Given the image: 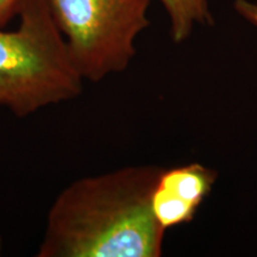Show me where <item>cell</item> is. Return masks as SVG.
Returning <instances> with one entry per match:
<instances>
[{
  "label": "cell",
  "instance_id": "cell-1",
  "mask_svg": "<svg viewBox=\"0 0 257 257\" xmlns=\"http://www.w3.org/2000/svg\"><path fill=\"white\" fill-rule=\"evenodd\" d=\"M161 167H125L73 181L48 211L37 257H159L150 197Z\"/></svg>",
  "mask_w": 257,
  "mask_h": 257
},
{
  "label": "cell",
  "instance_id": "cell-2",
  "mask_svg": "<svg viewBox=\"0 0 257 257\" xmlns=\"http://www.w3.org/2000/svg\"><path fill=\"white\" fill-rule=\"evenodd\" d=\"M15 30L0 27V107L15 117L74 100L83 80L46 0H21Z\"/></svg>",
  "mask_w": 257,
  "mask_h": 257
},
{
  "label": "cell",
  "instance_id": "cell-3",
  "mask_svg": "<svg viewBox=\"0 0 257 257\" xmlns=\"http://www.w3.org/2000/svg\"><path fill=\"white\" fill-rule=\"evenodd\" d=\"M72 63L83 81L124 72L135 42L149 25L150 0H46Z\"/></svg>",
  "mask_w": 257,
  "mask_h": 257
},
{
  "label": "cell",
  "instance_id": "cell-4",
  "mask_svg": "<svg viewBox=\"0 0 257 257\" xmlns=\"http://www.w3.org/2000/svg\"><path fill=\"white\" fill-rule=\"evenodd\" d=\"M216 180L217 173L200 163L162 168L150 197V207L160 226L167 231L191 223Z\"/></svg>",
  "mask_w": 257,
  "mask_h": 257
},
{
  "label": "cell",
  "instance_id": "cell-5",
  "mask_svg": "<svg viewBox=\"0 0 257 257\" xmlns=\"http://www.w3.org/2000/svg\"><path fill=\"white\" fill-rule=\"evenodd\" d=\"M170 19V35L176 43L185 41L197 24H212L207 0H160Z\"/></svg>",
  "mask_w": 257,
  "mask_h": 257
},
{
  "label": "cell",
  "instance_id": "cell-6",
  "mask_svg": "<svg viewBox=\"0 0 257 257\" xmlns=\"http://www.w3.org/2000/svg\"><path fill=\"white\" fill-rule=\"evenodd\" d=\"M21 0H0V27H6L15 17Z\"/></svg>",
  "mask_w": 257,
  "mask_h": 257
},
{
  "label": "cell",
  "instance_id": "cell-7",
  "mask_svg": "<svg viewBox=\"0 0 257 257\" xmlns=\"http://www.w3.org/2000/svg\"><path fill=\"white\" fill-rule=\"evenodd\" d=\"M234 8L246 21L257 27V6L255 4H251L246 0H236Z\"/></svg>",
  "mask_w": 257,
  "mask_h": 257
},
{
  "label": "cell",
  "instance_id": "cell-8",
  "mask_svg": "<svg viewBox=\"0 0 257 257\" xmlns=\"http://www.w3.org/2000/svg\"><path fill=\"white\" fill-rule=\"evenodd\" d=\"M3 246H4V243H3V238L2 236H0V255H2L3 252Z\"/></svg>",
  "mask_w": 257,
  "mask_h": 257
}]
</instances>
